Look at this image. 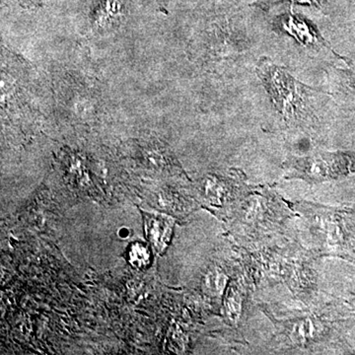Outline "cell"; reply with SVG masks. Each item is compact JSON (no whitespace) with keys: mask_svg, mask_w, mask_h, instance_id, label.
<instances>
[{"mask_svg":"<svg viewBox=\"0 0 355 355\" xmlns=\"http://www.w3.org/2000/svg\"><path fill=\"white\" fill-rule=\"evenodd\" d=\"M257 74L282 120L295 125L317 121L312 99L319 91L296 80L284 67L268 58L263 57L259 60Z\"/></svg>","mask_w":355,"mask_h":355,"instance_id":"1","label":"cell"},{"mask_svg":"<svg viewBox=\"0 0 355 355\" xmlns=\"http://www.w3.org/2000/svg\"><path fill=\"white\" fill-rule=\"evenodd\" d=\"M294 169L309 178H326L349 174L355 169V156L324 154L310 158L295 159Z\"/></svg>","mask_w":355,"mask_h":355,"instance_id":"2","label":"cell"},{"mask_svg":"<svg viewBox=\"0 0 355 355\" xmlns=\"http://www.w3.org/2000/svg\"><path fill=\"white\" fill-rule=\"evenodd\" d=\"M279 26L282 31L286 33L292 38L295 39L299 44H302L305 48L314 49V50L326 49V50L330 51L336 58L342 60L343 62L345 60V57H342L333 50L328 42L317 31L316 28L308 22L307 20H305L304 18L295 15V14H286V15L280 17Z\"/></svg>","mask_w":355,"mask_h":355,"instance_id":"3","label":"cell"},{"mask_svg":"<svg viewBox=\"0 0 355 355\" xmlns=\"http://www.w3.org/2000/svg\"><path fill=\"white\" fill-rule=\"evenodd\" d=\"M144 220L146 237L158 252H162L171 235V222L164 216L148 214H146Z\"/></svg>","mask_w":355,"mask_h":355,"instance_id":"4","label":"cell"},{"mask_svg":"<svg viewBox=\"0 0 355 355\" xmlns=\"http://www.w3.org/2000/svg\"><path fill=\"white\" fill-rule=\"evenodd\" d=\"M123 9L121 0H104L101 6L98 7L96 18L98 22H106L120 16Z\"/></svg>","mask_w":355,"mask_h":355,"instance_id":"5","label":"cell"},{"mask_svg":"<svg viewBox=\"0 0 355 355\" xmlns=\"http://www.w3.org/2000/svg\"><path fill=\"white\" fill-rule=\"evenodd\" d=\"M130 261L137 268H142L149 263V252L141 244L133 245L130 250Z\"/></svg>","mask_w":355,"mask_h":355,"instance_id":"6","label":"cell"},{"mask_svg":"<svg viewBox=\"0 0 355 355\" xmlns=\"http://www.w3.org/2000/svg\"><path fill=\"white\" fill-rule=\"evenodd\" d=\"M343 62L347 65V67L345 69H338V71L347 81V85L355 91V64L349 58H347Z\"/></svg>","mask_w":355,"mask_h":355,"instance_id":"7","label":"cell"},{"mask_svg":"<svg viewBox=\"0 0 355 355\" xmlns=\"http://www.w3.org/2000/svg\"><path fill=\"white\" fill-rule=\"evenodd\" d=\"M291 1L302 4V6H320L323 0H291Z\"/></svg>","mask_w":355,"mask_h":355,"instance_id":"8","label":"cell"}]
</instances>
